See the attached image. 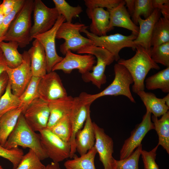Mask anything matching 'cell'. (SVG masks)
Masks as SVG:
<instances>
[{
    "label": "cell",
    "mask_w": 169,
    "mask_h": 169,
    "mask_svg": "<svg viewBox=\"0 0 169 169\" xmlns=\"http://www.w3.org/2000/svg\"><path fill=\"white\" fill-rule=\"evenodd\" d=\"M134 55L129 59H120L117 63L124 66L128 71L133 79L132 90L137 94L144 90V81L151 69H159L160 67L151 58L150 52L140 45L136 48Z\"/></svg>",
    "instance_id": "cell-1"
},
{
    "label": "cell",
    "mask_w": 169,
    "mask_h": 169,
    "mask_svg": "<svg viewBox=\"0 0 169 169\" xmlns=\"http://www.w3.org/2000/svg\"><path fill=\"white\" fill-rule=\"evenodd\" d=\"M21 146L34 151L41 160L48 158L41 145L39 135L28 125L22 113L17 124L3 146L10 149Z\"/></svg>",
    "instance_id": "cell-2"
},
{
    "label": "cell",
    "mask_w": 169,
    "mask_h": 169,
    "mask_svg": "<svg viewBox=\"0 0 169 169\" xmlns=\"http://www.w3.org/2000/svg\"><path fill=\"white\" fill-rule=\"evenodd\" d=\"M115 77L112 82L101 92L95 94L82 92L79 97L86 104L91 105L97 99L105 96L122 95L127 97L132 102L136 101L132 95L130 86L133 79L127 69L118 63L114 66Z\"/></svg>",
    "instance_id": "cell-3"
},
{
    "label": "cell",
    "mask_w": 169,
    "mask_h": 169,
    "mask_svg": "<svg viewBox=\"0 0 169 169\" xmlns=\"http://www.w3.org/2000/svg\"><path fill=\"white\" fill-rule=\"evenodd\" d=\"M34 0H25L24 4L11 23L4 37L3 41L17 42L23 48L33 39L31 35V14Z\"/></svg>",
    "instance_id": "cell-4"
},
{
    "label": "cell",
    "mask_w": 169,
    "mask_h": 169,
    "mask_svg": "<svg viewBox=\"0 0 169 169\" xmlns=\"http://www.w3.org/2000/svg\"><path fill=\"white\" fill-rule=\"evenodd\" d=\"M79 54H90L96 57L97 63L94 65L91 72L82 75L83 80L86 82H91L99 89L106 82L105 72L107 66L115 60L114 56L104 48L93 45L88 46L77 52Z\"/></svg>",
    "instance_id": "cell-5"
},
{
    "label": "cell",
    "mask_w": 169,
    "mask_h": 169,
    "mask_svg": "<svg viewBox=\"0 0 169 169\" xmlns=\"http://www.w3.org/2000/svg\"><path fill=\"white\" fill-rule=\"evenodd\" d=\"M88 26H85L80 31L84 33L93 43V45L103 48L114 56L115 60L117 61L120 59L119 53L124 48H131L134 50L136 46L134 41L137 36L131 33L124 35L119 33L109 35L99 36L88 31Z\"/></svg>",
    "instance_id": "cell-6"
},
{
    "label": "cell",
    "mask_w": 169,
    "mask_h": 169,
    "mask_svg": "<svg viewBox=\"0 0 169 169\" xmlns=\"http://www.w3.org/2000/svg\"><path fill=\"white\" fill-rule=\"evenodd\" d=\"M85 25L79 23L64 22L58 29L56 39H63L64 42L60 46L61 53L65 55L69 51L78 52L86 47L93 45L91 41L82 36L80 30Z\"/></svg>",
    "instance_id": "cell-7"
},
{
    "label": "cell",
    "mask_w": 169,
    "mask_h": 169,
    "mask_svg": "<svg viewBox=\"0 0 169 169\" xmlns=\"http://www.w3.org/2000/svg\"><path fill=\"white\" fill-rule=\"evenodd\" d=\"M42 147L48 157L58 163L70 157L71 145L46 128L39 131Z\"/></svg>",
    "instance_id": "cell-8"
},
{
    "label": "cell",
    "mask_w": 169,
    "mask_h": 169,
    "mask_svg": "<svg viewBox=\"0 0 169 169\" xmlns=\"http://www.w3.org/2000/svg\"><path fill=\"white\" fill-rule=\"evenodd\" d=\"M33 23L30 34L32 37L50 30L56 23L59 15L55 8H50L41 0H34Z\"/></svg>",
    "instance_id": "cell-9"
},
{
    "label": "cell",
    "mask_w": 169,
    "mask_h": 169,
    "mask_svg": "<svg viewBox=\"0 0 169 169\" xmlns=\"http://www.w3.org/2000/svg\"><path fill=\"white\" fill-rule=\"evenodd\" d=\"M22 54L23 60L21 64L14 68L7 66L5 70L9 78L12 92L18 97L24 91L33 77L28 51H24Z\"/></svg>",
    "instance_id": "cell-10"
},
{
    "label": "cell",
    "mask_w": 169,
    "mask_h": 169,
    "mask_svg": "<svg viewBox=\"0 0 169 169\" xmlns=\"http://www.w3.org/2000/svg\"><path fill=\"white\" fill-rule=\"evenodd\" d=\"M27 123L34 131L47 128L49 116L48 102L39 98L33 101L22 113Z\"/></svg>",
    "instance_id": "cell-11"
},
{
    "label": "cell",
    "mask_w": 169,
    "mask_h": 169,
    "mask_svg": "<svg viewBox=\"0 0 169 169\" xmlns=\"http://www.w3.org/2000/svg\"><path fill=\"white\" fill-rule=\"evenodd\" d=\"M65 21V19L64 16L59 15L55 24L50 30L33 38L37 39L44 48L47 59V73L51 72L53 67L63 59L58 55L56 52L55 40L58 29Z\"/></svg>",
    "instance_id": "cell-12"
},
{
    "label": "cell",
    "mask_w": 169,
    "mask_h": 169,
    "mask_svg": "<svg viewBox=\"0 0 169 169\" xmlns=\"http://www.w3.org/2000/svg\"><path fill=\"white\" fill-rule=\"evenodd\" d=\"M65 55L63 59L53 67L52 71L61 70L66 74H70L77 69L82 75L91 70L96 62L95 56L90 54H76L69 51Z\"/></svg>",
    "instance_id": "cell-13"
},
{
    "label": "cell",
    "mask_w": 169,
    "mask_h": 169,
    "mask_svg": "<svg viewBox=\"0 0 169 169\" xmlns=\"http://www.w3.org/2000/svg\"><path fill=\"white\" fill-rule=\"evenodd\" d=\"M151 115L150 112L146 111L141 122L136 126L131 132L130 136L125 141L120 151V160L129 157L141 144L142 140L148 132L154 129Z\"/></svg>",
    "instance_id": "cell-14"
},
{
    "label": "cell",
    "mask_w": 169,
    "mask_h": 169,
    "mask_svg": "<svg viewBox=\"0 0 169 169\" xmlns=\"http://www.w3.org/2000/svg\"><path fill=\"white\" fill-rule=\"evenodd\" d=\"M38 90L39 98L48 102L68 95L59 75L55 71L40 77Z\"/></svg>",
    "instance_id": "cell-15"
},
{
    "label": "cell",
    "mask_w": 169,
    "mask_h": 169,
    "mask_svg": "<svg viewBox=\"0 0 169 169\" xmlns=\"http://www.w3.org/2000/svg\"><path fill=\"white\" fill-rule=\"evenodd\" d=\"M95 135L94 146L99 154V160L102 163L104 169H113L115 159L112 139L105 132L104 129L93 122Z\"/></svg>",
    "instance_id": "cell-16"
},
{
    "label": "cell",
    "mask_w": 169,
    "mask_h": 169,
    "mask_svg": "<svg viewBox=\"0 0 169 169\" xmlns=\"http://www.w3.org/2000/svg\"><path fill=\"white\" fill-rule=\"evenodd\" d=\"M90 105L84 103L79 96L74 98L72 107L69 114L72 126V134L70 141V158L75 156L76 151L75 137L77 132L81 129L87 119Z\"/></svg>",
    "instance_id": "cell-17"
},
{
    "label": "cell",
    "mask_w": 169,
    "mask_h": 169,
    "mask_svg": "<svg viewBox=\"0 0 169 169\" xmlns=\"http://www.w3.org/2000/svg\"><path fill=\"white\" fill-rule=\"evenodd\" d=\"M124 0L116 6L111 9H107L110 14V22L108 32L113 29L114 27L123 28L128 29L132 33L137 36L139 27L136 25L130 18V15L125 6Z\"/></svg>",
    "instance_id": "cell-18"
},
{
    "label": "cell",
    "mask_w": 169,
    "mask_h": 169,
    "mask_svg": "<svg viewBox=\"0 0 169 169\" xmlns=\"http://www.w3.org/2000/svg\"><path fill=\"white\" fill-rule=\"evenodd\" d=\"M161 14L158 9L155 8L151 14L147 18L143 19L141 17L138 18L139 33L134 41L136 46L140 45L150 51L153 30L156 23L161 17Z\"/></svg>",
    "instance_id": "cell-19"
},
{
    "label": "cell",
    "mask_w": 169,
    "mask_h": 169,
    "mask_svg": "<svg viewBox=\"0 0 169 169\" xmlns=\"http://www.w3.org/2000/svg\"><path fill=\"white\" fill-rule=\"evenodd\" d=\"M95 140L94 124L91 118L90 110L84 127L79 131L75 135L76 151L80 156L85 154L94 146Z\"/></svg>",
    "instance_id": "cell-20"
},
{
    "label": "cell",
    "mask_w": 169,
    "mask_h": 169,
    "mask_svg": "<svg viewBox=\"0 0 169 169\" xmlns=\"http://www.w3.org/2000/svg\"><path fill=\"white\" fill-rule=\"evenodd\" d=\"M30 59L33 76L41 77L47 73V62L45 53L42 44L36 39L28 51Z\"/></svg>",
    "instance_id": "cell-21"
},
{
    "label": "cell",
    "mask_w": 169,
    "mask_h": 169,
    "mask_svg": "<svg viewBox=\"0 0 169 169\" xmlns=\"http://www.w3.org/2000/svg\"><path fill=\"white\" fill-rule=\"evenodd\" d=\"M86 13L92 22L90 26L91 33L99 36L106 35L110 22V14L103 8H87Z\"/></svg>",
    "instance_id": "cell-22"
},
{
    "label": "cell",
    "mask_w": 169,
    "mask_h": 169,
    "mask_svg": "<svg viewBox=\"0 0 169 169\" xmlns=\"http://www.w3.org/2000/svg\"><path fill=\"white\" fill-rule=\"evenodd\" d=\"M74 98L67 95L48 102L50 116L47 128L50 127L62 118L69 114Z\"/></svg>",
    "instance_id": "cell-23"
},
{
    "label": "cell",
    "mask_w": 169,
    "mask_h": 169,
    "mask_svg": "<svg viewBox=\"0 0 169 169\" xmlns=\"http://www.w3.org/2000/svg\"><path fill=\"white\" fill-rule=\"evenodd\" d=\"M23 110L21 106L6 113L0 118V145L3 146L14 129Z\"/></svg>",
    "instance_id": "cell-24"
},
{
    "label": "cell",
    "mask_w": 169,
    "mask_h": 169,
    "mask_svg": "<svg viewBox=\"0 0 169 169\" xmlns=\"http://www.w3.org/2000/svg\"><path fill=\"white\" fill-rule=\"evenodd\" d=\"M137 94L143 103L146 111L152 113L153 115L158 117L168 111L169 107L166 105L163 98H158L154 94L143 90Z\"/></svg>",
    "instance_id": "cell-25"
},
{
    "label": "cell",
    "mask_w": 169,
    "mask_h": 169,
    "mask_svg": "<svg viewBox=\"0 0 169 169\" xmlns=\"http://www.w3.org/2000/svg\"><path fill=\"white\" fill-rule=\"evenodd\" d=\"M154 129L158 137V145L161 146L169 154V112L162 115L159 119L153 115L151 117Z\"/></svg>",
    "instance_id": "cell-26"
},
{
    "label": "cell",
    "mask_w": 169,
    "mask_h": 169,
    "mask_svg": "<svg viewBox=\"0 0 169 169\" xmlns=\"http://www.w3.org/2000/svg\"><path fill=\"white\" fill-rule=\"evenodd\" d=\"M18 43L15 41H2L0 43V48L9 68H15L23 62L22 54L18 50Z\"/></svg>",
    "instance_id": "cell-27"
},
{
    "label": "cell",
    "mask_w": 169,
    "mask_h": 169,
    "mask_svg": "<svg viewBox=\"0 0 169 169\" xmlns=\"http://www.w3.org/2000/svg\"><path fill=\"white\" fill-rule=\"evenodd\" d=\"M97 153L94 146L85 154L80 157H74L66 161L64 164L66 169H96L95 159Z\"/></svg>",
    "instance_id": "cell-28"
},
{
    "label": "cell",
    "mask_w": 169,
    "mask_h": 169,
    "mask_svg": "<svg viewBox=\"0 0 169 169\" xmlns=\"http://www.w3.org/2000/svg\"><path fill=\"white\" fill-rule=\"evenodd\" d=\"M145 86L149 90L159 89L164 93H169V67L147 78Z\"/></svg>",
    "instance_id": "cell-29"
},
{
    "label": "cell",
    "mask_w": 169,
    "mask_h": 169,
    "mask_svg": "<svg viewBox=\"0 0 169 169\" xmlns=\"http://www.w3.org/2000/svg\"><path fill=\"white\" fill-rule=\"evenodd\" d=\"M169 42V19L160 17L153 30L151 46L155 47Z\"/></svg>",
    "instance_id": "cell-30"
},
{
    "label": "cell",
    "mask_w": 169,
    "mask_h": 169,
    "mask_svg": "<svg viewBox=\"0 0 169 169\" xmlns=\"http://www.w3.org/2000/svg\"><path fill=\"white\" fill-rule=\"evenodd\" d=\"M21 106L19 98L13 94L9 81L5 93L0 99V118L7 112Z\"/></svg>",
    "instance_id": "cell-31"
},
{
    "label": "cell",
    "mask_w": 169,
    "mask_h": 169,
    "mask_svg": "<svg viewBox=\"0 0 169 169\" xmlns=\"http://www.w3.org/2000/svg\"><path fill=\"white\" fill-rule=\"evenodd\" d=\"M53 1L59 15L64 16L67 22L72 23L73 18L78 17L83 11L80 6H71L65 0H53Z\"/></svg>",
    "instance_id": "cell-32"
},
{
    "label": "cell",
    "mask_w": 169,
    "mask_h": 169,
    "mask_svg": "<svg viewBox=\"0 0 169 169\" xmlns=\"http://www.w3.org/2000/svg\"><path fill=\"white\" fill-rule=\"evenodd\" d=\"M48 129L64 141L70 142L72 134V126L69 115L65 116Z\"/></svg>",
    "instance_id": "cell-33"
},
{
    "label": "cell",
    "mask_w": 169,
    "mask_h": 169,
    "mask_svg": "<svg viewBox=\"0 0 169 169\" xmlns=\"http://www.w3.org/2000/svg\"><path fill=\"white\" fill-rule=\"evenodd\" d=\"M40 78L33 76L26 89L19 97L23 107V112L33 101L39 98L38 86Z\"/></svg>",
    "instance_id": "cell-34"
},
{
    "label": "cell",
    "mask_w": 169,
    "mask_h": 169,
    "mask_svg": "<svg viewBox=\"0 0 169 169\" xmlns=\"http://www.w3.org/2000/svg\"><path fill=\"white\" fill-rule=\"evenodd\" d=\"M142 149L141 144L127 158L119 160L115 159L113 169H139V159Z\"/></svg>",
    "instance_id": "cell-35"
},
{
    "label": "cell",
    "mask_w": 169,
    "mask_h": 169,
    "mask_svg": "<svg viewBox=\"0 0 169 169\" xmlns=\"http://www.w3.org/2000/svg\"><path fill=\"white\" fill-rule=\"evenodd\" d=\"M154 8L152 0H135V8L131 16L132 21L136 25L138 24V18L142 15L145 19L148 18Z\"/></svg>",
    "instance_id": "cell-36"
},
{
    "label": "cell",
    "mask_w": 169,
    "mask_h": 169,
    "mask_svg": "<svg viewBox=\"0 0 169 169\" xmlns=\"http://www.w3.org/2000/svg\"><path fill=\"white\" fill-rule=\"evenodd\" d=\"M150 52L151 58L155 63L169 67V42L151 47Z\"/></svg>",
    "instance_id": "cell-37"
},
{
    "label": "cell",
    "mask_w": 169,
    "mask_h": 169,
    "mask_svg": "<svg viewBox=\"0 0 169 169\" xmlns=\"http://www.w3.org/2000/svg\"><path fill=\"white\" fill-rule=\"evenodd\" d=\"M45 166L35 152L29 149L24 155L16 169H43Z\"/></svg>",
    "instance_id": "cell-38"
},
{
    "label": "cell",
    "mask_w": 169,
    "mask_h": 169,
    "mask_svg": "<svg viewBox=\"0 0 169 169\" xmlns=\"http://www.w3.org/2000/svg\"><path fill=\"white\" fill-rule=\"evenodd\" d=\"M23 155V151L18 147L8 149L0 145V156L10 161L13 169L16 168Z\"/></svg>",
    "instance_id": "cell-39"
},
{
    "label": "cell",
    "mask_w": 169,
    "mask_h": 169,
    "mask_svg": "<svg viewBox=\"0 0 169 169\" xmlns=\"http://www.w3.org/2000/svg\"><path fill=\"white\" fill-rule=\"evenodd\" d=\"M25 1V0H17L13 10L8 14L5 16L0 28V37L4 39V37L10 25L22 8Z\"/></svg>",
    "instance_id": "cell-40"
},
{
    "label": "cell",
    "mask_w": 169,
    "mask_h": 169,
    "mask_svg": "<svg viewBox=\"0 0 169 169\" xmlns=\"http://www.w3.org/2000/svg\"><path fill=\"white\" fill-rule=\"evenodd\" d=\"M159 146L157 144L150 151L143 149L141 150V155L143 161L144 169H159L158 166L155 161L156 152Z\"/></svg>",
    "instance_id": "cell-41"
},
{
    "label": "cell",
    "mask_w": 169,
    "mask_h": 169,
    "mask_svg": "<svg viewBox=\"0 0 169 169\" xmlns=\"http://www.w3.org/2000/svg\"><path fill=\"white\" fill-rule=\"evenodd\" d=\"M122 0H84L87 8L91 9L96 8L111 9L118 5Z\"/></svg>",
    "instance_id": "cell-42"
},
{
    "label": "cell",
    "mask_w": 169,
    "mask_h": 169,
    "mask_svg": "<svg viewBox=\"0 0 169 169\" xmlns=\"http://www.w3.org/2000/svg\"><path fill=\"white\" fill-rule=\"evenodd\" d=\"M154 8L158 9L163 17L169 19V0H152Z\"/></svg>",
    "instance_id": "cell-43"
},
{
    "label": "cell",
    "mask_w": 169,
    "mask_h": 169,
    "mask_svg": "<svg viewBox=\"0 0 169 169\" xmlns=\"http://www.w3.org/2000/svg\"><path fill=\"white\" fill-rule=\"evenodd\" d=\"M17 0H3L0 7L5 16L9 13L13 9Z\"/></svg>",
    "instance_id": "cell-44"
},
{
    "label": "cell",
    "mask_w": 169,
    "mask_h": 169,
    "mask_svg": "<svg viewBox=\"0 0 169 169\" xmlns=\"http://www.w3.org/2000/svg\"><path fill=\"white\" fill-rule=\"evenodd\" d=\"M9 81L6 71H4L0 75V99L5 92Z\"/></svg>",
    "instance_id": "cell-45"
},
{
    "label": "cell",
    "mask_w": 169,
    "mask_h": 169,
    "mask_svg": "<svg viewBox=\"0 0 169 169\" xmlns=\"http://www.w3.org/2000/svg\"><path fill=\"white\" fill-rule=\"evenodd\" d=\"M124 1L125 5L127 8V11L130 16H132L134 10L135 0H125Z\"/></svg>",
    "instance_id": "cell-46"
},
{
    "label": "cell",
    "mask_w": 169,
    "mask_h": 169,
    "mask_svg": "<svg viewBox=\"0 0 169 169\" xmlns=\"http://www.w3.org/2000/svg\"><path fill=\"white\" fill-rule=\"evenodd\" d=\"M7 66L3 54L0 56V75L5 71Z\"/></svg>",
    "instance_id": "cell-47"
},
{
    "label": "cell",
    "mask_w": 169,
    "mask_h": 169,
    "mask_svg": "<svg viewBox=\"0 0 169 169\" xmlns=\"http://www.w3.org/2000/svg\"><path fill=\"white\" fill-rule=\"evenodd\" d=\"M43 169H61L59 163L52 162L50 164H49L45 166Z\"/></svg>",
    "instance_id": "cell-48"
},
{
    "label": "cell",
    "mask_w": 169,
    "mask_h": 169,
    "mask_svg": "<svg viewBox=\"0 0 169 169\" xmlns=\"http://www.w3.org/2000/svg\"><path fill=\"white\" fill-rule=\"evenodd\" d=\"M4 17L5 15L0 7V28L3 24Z\"/></svg>",
    "instance_id": "cell-49"
},
{
    "label": "cell",
    "mask_w": 169,
    "mask_h": 169,
    "mask_svg": "<svg viewBox=\"0 0 169 169\" xmlns=\"http://www.w3.org/2000/svg\"><path fill=\"white\" fill-rule=\"evenodd\" d=\"M166 105L169 107V94H168L164 97L162 98Z\"/></svg>",
    "instance_id": "cell-50"
},
{
    "label": "cell",
    "mask_w": 169,
    "mask_h": 169,
    "mask_svg": "<svg viewBox=\"0 0 169 169\" xmlns=\"http://www.w3.org/2000/svg\"><path fill=\"white\" fill-rule=\"evenodd\" d=\"M3 54V52L0 48V56Z\"/></svg>",
    "instance_id": "cell-51"
},
{
    "label": "cell",
    "mask_w": 169,
    "mask_h": 169,
    "mask_svg": "<svg viewBox=\"0 0 169 169\" xmlns=\"http://www.w3.org/2000/svg\"><path fill=\"white\" fill-rule=\"evenodd\" d=\"M3 38L0 37V43L2 41H3Z\"/></svg>",
    "instance_id": "cell-52"
},
{
    "label": "cell",
    "mask_w": 169,
    "mask_h": 169,
    "mask_svg": "<svg viewBox=\"0 0 169 169\" xmlns=\"http://www.w3.org/2000/svg\"><path fill=\"white\" fill-rule=\"evenodd\" d=\"M0 169H3V167H2V166L0 165Z\"/></svg>",
    "instance_id": "cell-53"
},
{
    "label": "cell",
    "mask_w": 169,
    "mask_h": 169,
    "mask_svg": "<svg viewBox=\"0 0 169 169\" xmlns=\"http://www.w3.org/2000/svg\"><path fill=\"white\" fill-rule=\"evenodd\" d=\"M2 2L0 1V5L1 4Z\"/></svg>",
    "instance_id": "cell-54"
}]
</instances>
